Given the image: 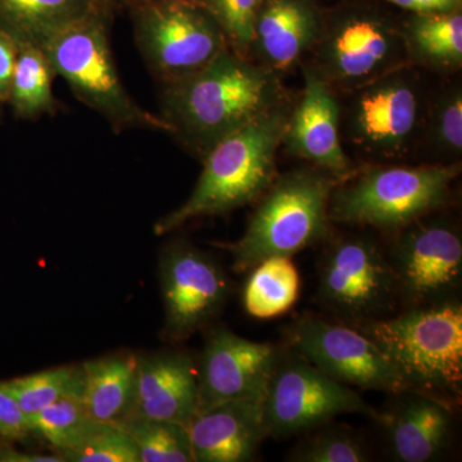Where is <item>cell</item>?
<instances>
[{
  "label": "cell",
  "mask_w": 462,
  "mask_h": 462,
  "mask_svg": "<svg viewBox=\"0 0 462 462\" xmlns=\"http://www.w3.org/2000/svg\"><path fill=\"white\" fill-rule=\"evenodd\" d=\"M17 60V42L0 30V100L8 99Z\"/></svg>",
  "instance_id": "cell-34"
},
{
  "label": "cell",
  "mask_w": 462,
  "mask_h": 462,
  "mask_svg": "<svg viewBox=\"0 0 462 462\" xmlns=\"http://www.w3.org/2000/svg\"><path fill=\"white\" fill-rule=\"evenodd\" d=\"M100 7L96 0H0V30L16 42L41 45Z\"/></svg>",
  "instance_id": "cell-24"
},
{
  "label": "cell",
  "mask_w": 462,
  "mask_h": 462,
  "mask_svg": "<svg viewBox=\"0 0 462 462\" xmlns=\"http://www.w3.org/2000/svg\"><path fill=\"white\" fill-rule=\"evenodd\" d=\"M29 422L16 398L0 383V436L7 439H23L29 436Z\"/></svg>",
  "instance_id": "cell-33"
},
{
  "label": "cell",
  "mask_w": 462,
  "mask_h": 462,
  "mask_svg": "<svg viewBox=\"0 0 462 462\" xmlns=\"http://www.w3.org/2000/svg\"><path fill=\"white\" fill-rule=\"evenodd\" d=\"M300 273L291 257H270L251 270L245 288V307L257 319L289 311L300 296Z\"/></svg>",
  "instance_id": "cell-25"
},
{
  "label": "cell",
  "mask_w": 462,
  "mask_h": 462,
  "mask_svg": "<svg viewBox=\"0 0 462 462\" xmlns=\"http://www.w3.org/2000/svg\"><path fill=\"white\" fill-rule=\"evenodd\" d=\"M0 461L2 462H65L60 456L42 455V454H26V452H18L7 447H0Z\"/></svg>",
  "instance_id": "cell-36"
},
{
  "label": "cell",
  "mask_w": 462,
  "mask_h": 462,
  "mask_svg": "<svg viewBox=\"0 0 462 462\" xmlns=\"http://www.w3.org/2000/svg\"><path fill=\"white\" fill-rule=\"evenodd\" d=\"M379 346L410 391L448 403L462 392V306L457 300L407 307L397 316L352 324Z\"/></svg>",
  "instance_id": "cell-6"
},
{
  "label": "cell",
  "mask_w": 462,
  "mask_h": 462,
  "mask_svg": "<svg viewBox=\"0 0 462 462\" xmlns=\"http://www.w3.org/2000/svg\"><path fill=\"white\" fill-rule=\"evenodd\" d=\"M288 345L322 373L351 388L402 393L410 391L379 346L354 327L306 314L287 328Z\"/></svg>",
  "instance_id": "cell-13"
},
{
  "label": "cell",
  "mask_w": 462,
  "mask_h": 462,
  "mask_svg": "<svg viewBox=\"0 0 462 462\" xmlns=\"http://www.w3.org/2000/svg\"><path fill=\"white\" fill-rule=\"evenodd\" d=\"M53 69L39 45L17 42V60L8 99L23 118L56 114L58 103L51 89Z\"/></svg>",
  "instance_id": "cell-26"
},
{
  "label": "cell",
  "mask_w": 462,
  "mask_h": 462,
  "mask_svg": "<svg viewBox=\"0 0 462 462\" xmlns=\"http://www.w3.org/2000/svg\"><path fill=\"white\" fill-rule=\"evenodd\" d=\"M138 355L103 356L83 364L85 409L94 420L120 424L132 410Z\"/></svg>",
  "instance_id": "cell-22"
},
{
  "label": "cell",
  "mask_w": 462,
  "mask_h": 462,
  "mask_svg": "<svg viewBox=\"0 0 462 462\" xmlns=\"http://www.w3.org/2000/svg\"><path fill=\"white\" fill-rule=\"evenodd\" d=\"M461 165L366 163L331 191V223L391 236L413 221L447 208Z\"/></svg>",
  "instance_id": "cell-4"
},
{
  "label": "cell",
  "mask_w": 462,
  "mask_h": 462,
  "mask_svg": "<svg viewBox=\"0 0 462 462\" xmlns=\"http://www.w3.org/2000/svg\"><path fill=\"white\" fill-rule=\"evenodd\" d=\"M319 263L322 305L356 322L385 318L398 302L385 248L365 234L330 236Z\"/></svg>",
  "instance_id": "cell-12"
},
{
  "label": "cell",
  "mask_w": 462,
  "mask_h": 462,
  "mask_svg": "<svg viewBox=\"0 0 462 462\" xmlns=\"http://www.w3.org/2000/svg\"><path fill=\"white\" fill-rule=\"evenodd\" d=\"M430 72L406 65L339 94L343 147L366 163H415L427 117Z\"/></svg>",
  "instance_id": "cell-3"
},
{
  "label": "cell",
  "mask_w": 462,
  "mask_h": 462,
  "mask_svg": "<svg viewBox=\"0 0 462 462\" xmlns=\"http://www.w3.org/2000/svg\"><path fill=\"white\" fill-rule=\"evenodd\" d=\"M27 422L30 431L48 440L58 454L78 446L100 421L91 418L81 398H63L27 416Z\"/></svg>",
  "instance_id": "cell-29"
},
{
  "label": "cell",
  "mask_w": 462,
  "mask_h": 462,
  "mask_svg": "<svg viewBox=\"0 0 462 462\" xmlns=\"http://www.w3.org/2000/svg\"><path fill=\"white\" fill-rule=\"evenodd\" d=\"M382 422L394 460L430 462L445 454L454 434L452 403L430 394L404 391Z\"/></svg>",
  "instance_id": "cell-20"
},
{
  "label": "cell",
  "mask_w": 462,
  "mask_h": 462,
  "mask_svg": "<svg viewBox=\"0 0 462 462\" xmlns=\"http://www.w3.org/2000/svg\"><path fill=\"white\" fill-rule=\"evenodd\" d=\"M346 413L367 416L380 424L385 419L355 388L322 373L291 346L281 348L264 392L267 437L305 434Z\"/></svg>",
  "instance_id": "cell-9"
},
{
  "label": "cell",
  "mask_w": 462,
  "mask_h": 462,
  "mask_svg": "<svg viewBox=\"0 0 462 462\" xmlns=\"http://www.w3.org/2000/svg\"><path fill=\"white\" fill-rule=\"evenodd\" d=\"M109 12L97 11L51 35L41 45L53 69L76 98L102 116L115 132L170 133L160 115L141 107L126 90L108 41Z\"/></svg>",
  "instance_id": "cell-7"
},
{
  "label": "cell",
  "mask_w": 462,
  "mask_h": 462,
  "mask_svg": "<svg viewBox=\"0 0 462 462\" xmlns=\"http://www.w3.org/2000/svg\"><path fill=\"white\" fill-rule=\"evenodd\" d=\"M57 455L65 462H141L129 434L108 422H97L78 446Z\"/></svg>",
  "instance_id": "cell-31"
},
{
  "label": "cell",
  "mask_w": 462,
  "mask_h": 462,
  "mask_svg": "<svg viewBox=\"0 0 462 462\" xmlns=\"http://www.w3.org/2000/svg\"><path fill=\"white\" fill-rule=\"evenodd\" d=\"M263 0H197L220 26L227 47L249 58L254 21Z\"/></svg>",
  "instance_id": "cell-32"
},
{
  "label": "cell",
  "mask_w": 462,
  "mask_h": 462,
  "mask_svg": "<svg viewBox=\"0 0 462 462\" xmlns=\"http://www.w3.org/2000/svg\"><path fill=\"white\" fill-rule=\"evenodd\" d=\"M300 69L303 88L289 112L282 148L342 180L358 165L343 147L339 94L309 66L300 63Z\"/></svg>",
  "instance_id": "cell-15"
},
{
  "label": "cell",
  "mask_w": 462,
  "mask_h": 462,
  "mask_svg": "<svg viewBox=\"0 0 462 462\" xmlns=\"http://www.w3.org/2000/svg\"><path fill=\"white\" fill-rule=\"evenodd\" d=\"M403 9L407 14H427L462 9V0H379Z\"/></svg>",
  "instance_id": "cell-35"
},
{
  "label": "cell",
  "mask_w": 462,
  "mask_h": 462,
  "mask_svg": "<svg viewBox=\"0 0 462 462\" xmlns=\"http://www.w3.org/2000/svg\"><path fill=\"white\" fill-rule=\"evenodd\" d=\"M160 278L165 306L162 334L172 342L189 339L208 327L230 296L224 270L185 240H175L163 249Z\"/></svg>",
  "instance_id": "cell-14"
},
{
  "label": "cell",
  "mask_w": 462,
  "mask_h": 462,
  "mask_svg": "<svg viewBox=\"0 0 462 462\" xmlns=\"http://www.w3.org/2000/svg\"><path fill=\"white\" fill-rule=\"evenodd\" d=\"M199 411V366L187 352L138 356L127 418L188 422ZM126 418V419H127Z\"/></svg>",
  "instance_id": "cell-18"
},
{
  "label": "cell",
  "mask_w": 462,
  "mask_h": 462,
  "mask_svg": "<svg viewBox=\"0 0 462 462\" xmlns=\"http://www.w3.org/2000/svg\"><path fill=\"white\" fill-rule=\"evenodd\" d=\"M263 398L229 401L197 412L187 425L194 462L254 461L267 437Z\"/></svg>",
  "instance_id": "cell-19"
},
{
  "label": "cell",
  "mask_w": 462,
  "mask_h": 462,
  "mask_svg": "<svg viewBox=\"0 0 462 462\" xmlns=\"http://www.w3.org/2000/svg\"><path fill=\"white\" fill-rule=\"evenodd\" d=\"M338 94L409 65L401 21L372 9H340L324 16L318 42L303 60Z\"/></svg>",
  "instance_id": "cell-8"
},
{
  "label": "cell",
  "mask_w": 462,
  "mask_h": 462,
  "mask_svg": "<svg viewBox=\"0 0 462 462\" xmlns=\"http://www.w3.org/2000/svg\"><path fill=\"white\" fill-rule=\"evenodd\" d=\"M281 346L254 342L226 328L207 334L199 366V411L263 396Z\"/></svg>",
  "instance_id": "cell-16"
},
{
  "label": "cell",
  "mask_w": 462,
  "mask_h": 462,
  "mask_svg": "<svg viewBox=\"0 0 462 462\" xmlns=\"http://www.w3.org/2000/svg\"><path fill=\"white\" fill-rule=\"evenodd\" d=\"M462 81L460 74L445 76L431 89L415 163L461 165Z\"/></svg>",
  "instance_id": "cell-23"
},
{
  "label": "cell",
  "mask_w": 462,
  "mask_h": 462,
  "mask_svg": "<svg viewBox=\"0 0 462 462\" xmlns=\"http://www.w3.org/2000/svg\"><path fill=\"white\" fill-rule=\"evenodd\" d=\"M289 455L294 462H366L369 451L354 430L342 427H321L307 431Z\"/></svg>",
  "instance_id": "cell-30"
},
{
  "label": "cell",
  "mask_w": 462,
  "mask_h": 462,
  "mask_svg": "<svg viewBox=\"0 0 462 462\" xmlns=\"http://www.w3.org/2000/svg\"><path fill=\"white\" fill-rule=\"evenodd\" d=\"M97 3L107 11H111L116 7H120V5H129L132 3V0H96Z\"/></svg>",
  "instance_id": "cell-37"
},
{
  "label": "cell",
  "mask_w": 462,
  "mask_h": 462,
  "mask_svg": "<svg viewBox=\"0 0 462 462\" xmlns=\"http://www.w3.org/2000/svg\"><path fill=\"white\" fill-rule=\"evenodd\" d=\"M118 425L132 438L141 462H194L189 433L181 422L127 418Z\"/></svg>",
  "instance_id": "cell-28"
},
{
  "label": "cell",
  "mask_w": 462,
  "mask_h": 462,
  "mask_svg": "<svg viewBox=\"0 0 462 462\" xmlns=\"http://www.w3.org/2000/svg\"><path fill=\"white\" fill-rule=\"evenodd\" d=\"M291 98L281 75L225 48L208 65L163 84L161 118L200 161L225 138Z\"/></svg>",
  "instance_id": "cell-1"
},
{
  "label": "cell",
  "mask_w": 462,
  "mask_h": 462,
  "mask_svg": "<svg viewBox=\"0 0 462 462\" xmlns=\"http://www.w3.org/2000/svg\"><path fill=\"white\" fill-rule=\"evenodd\" d=\"M401 30L409 65L440 78L460 74L462 9L409 14Z\"/></svg>",
  "instance_id": "cell-21"
},
{
  "label": "cell",
  "mask_w": 462,
  "mask_h": 462,
  "mask_svg": "<svg viewBox=\"0 0 462 462\" xmlns=\"http://www.w3.org/2000/svg\"><path fill=\"white\" fill-rule=\"evenodd\" d=\"M338 181L311 165L278 173L257 200L245 234L224 245L233 257L234 272L248 273L267 258H291L328 242L334 234L330 196Z\"/></svg>",
  "instance_id": "cell-5"
},
{
  "label": "cell",
  "mask_w": 462,
  "mask_h": 462,
  "mask_svg": "<svg viewBox=\"0 0 462 462\" xmlns=\"http://www.w3.org/2000/svg\"><path fill=\"white\" fill-rule=\"evenodd\" d=\"M136 47L161 84L187 78L227 48L215 18L196 2L132 0Z\"/></svg>",
  "instance_id": "cell-10"
},
{
  "label": "cell",
  "mask_w": 462,
  "mask_h": 462,
  "mask_svg": "<svg viewBox=\"0 0 462 462\" xmlns=\"http://www.w3.org/2000/svg\"><path fill=\"white\" fill-rule=\"evenodd\" d=\"M154 2L178 3V2H197V0H154Z\"/></svg>",
  "instance_id": "cell-38"
},
{
  "label": "cell",
  "mask_w": 462,
  "mask_h": 462,
  "mask_svg": "<svg viewBox=\"0 0 462 462\" xmlns=\"http://www.w3.org/2000/svg\"><path fill=\"white\" fill-rule=\"evenodd\" d=\"M3 383L27 418L63 398L83 397V365L54 367Z\"/></svg>",
  "instance_id": "cell-27"
},
{
  "label": "cell",
  "mask_w": 462,
  "mask_h": 462,
  "mask_svg": "<svg viewBox=\"0 0 462 462\" xmlns=\"http://www.w3.org/2000/svg\"><path fill=\"white\" fill-rule=\"evenodd\" d=\"M293 100L291 97L216 144L202 160L190 196L157 221L154 233L165 236L197 218L256 203L278 176L276 161Z\"/></svg>",
  "instance_id": "cell-2"
},
{
  "label": "cell",
  "mask_w": 462,
  "mask_h": 462,
  "mask_svg": "<svg viewBox=\"0 0 462 462\" xmlns=\"http://www.w3.org/2000/svg\"><path fill=\"white\" fill-rule=\"evenodd\" d=\"M445 209L388 236L398 300L406 307L454 300L462 281L461 227Z\"/></svg>",
  "instance_id": "cell-11"
},
{
  "label": "cell",
  "mask_w": 462,
  "mask_h": 462,
  "mask_svg": "<svg viewBox=\"0 0 462 462\" xmlns=\"http://www.w3.org/2000/svg\"><path fill=\"white\" fill-rule=\"evenodd\" d=\"M324 16L315 0H263L249 58L282 78L300 69L320 36Z\"/></svg>",
  "instance_id": "cell-17"
}]
</instances>
